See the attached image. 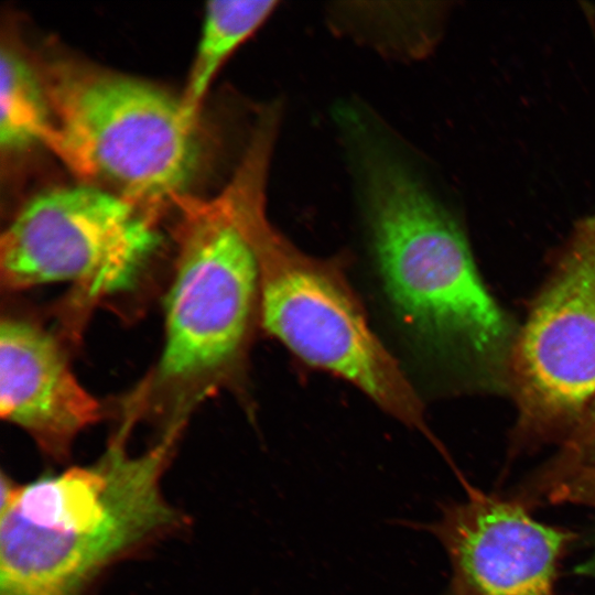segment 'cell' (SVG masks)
<instances>
[{
	"label": "cell",
	"mask_w": 595,
	"mask_h": 595,
	"mask_svg": "<svg viewBox=\"0 0 595 595\" xmlns=\"http://www.w3.org/2000/svg\"><path fill=\"white\" fill-rule=\"evenodd\" d=\"M347 132L375 267L407 338L456 374L501 375L511 363L512 326L484 285L459 223L365 121Z\"/></svg>",
	"instance_id": "cell-1"
},
{
	"label": "cell",
	"mask_w": 595,
	"mask_h": 595,
	"mask_svg": "<svg viewBox=\"0 0 595 595\" xmlns=\"http://www.w3.org/2000/svg\"><path fill=\"white\" fill-rule=\"evenodd\" d=\"M129 424L87 465L18 484L1 474L0 595H86L111 567L183 531L164 474L181 422L140 454Z\"/></svg>",
	"instance_id": "cell-2"
},
{
	"label": "cell",
	"mask_w": 595,
	"mask_h": 595,
	"mask_svg": "<svg viewBox=\"0 0 595 595\" xmlns=\"http://www.w3.org/2000/svg\"><path fill=\"white\" fill-rule=\"evenodd\" d=\"M266 178L262 171L248 172L230 192L258 260L263 327L307 365L350 382L389 414L424 431L412 385L371 331L342 272L301 251L269 221Z\"/></svg>",
	"instance_id": "cell-3"
},
{
	"label": "cell",
	"mask_w": 595,
	"mask_h": 595,
	"mask_svg": "<svg viewBox=\"0 0 595 595\" xmlns=\"http://www.w3.org/2000/svg\"><path fill=\"white\" fill-rule=\"evenodd\" d=\"M48 145L80 176L136 204L176 196L198 163L195 120L181 99L141 80L94 72L52 86Z\"/></svg>",
	"instance_id": "cell-4"
},
{
	"label": "cell",
	"mask_w": 595,
	"mask_h": 595,
	"mask_svg": "<svg viewBox=\"0 0 595 595\" xmlns=\"http://www.w3.org/2000/svg\"><path fill=\"white\" fill-rule=\"evenodd\" d=\"M181 203L158 379L187 386L217 379L239 360L259 302V267L227 192L213 202Z\"/></svg>",
	"instance_id": "cell-5"
},
{
	"label": "cell",
	"mask_w": 595,
	"mask_h": 595,
	"mask_svg": "<svg viewBox=\"0 0 595 595\" xmlns=\"http://www.w3.org/2000/svg\"><path fill=\"white\" fill-rule=\"evenodd\" d=\"M153 220L106 188L79 185L35 196L0 242L3 285L68 282L89 299L130 290L160 244Z\"/></svg>",
	"instance_id": "cell-6"
},
{
	"label": "cell",
	"mask_w": 595,
	"mask_h": 595,
	"mask_svg": "<svg viewBox=\"0 0 595 595\" xmlns=\"http://www.w3.org/2000/svg\"><path fill=\"white\" fill-rule=\"evenodd\" d=\"M521 431L573 429L595 396V213L577 220L515 342Z\"/></svg>",
	"instance_id": "cell-7"
},
{
	"label": "cell",
	"mask_w": 595,
	"mask_h": 595,
	"mask_svg": "<svg viewBox=\"0 0 595 595\" xmlns=\"http://www.w3.org/2000/svg\"><path fill=\"white\" fill-rule=\"evenodd\" d=\"M429 529L447 551L455 595H553L558 560L570 540L519 504L472 489Z\"/></svg>",
	"instance_id": "cell-8"
},
{
	"label": "cell",
	"mask_w": 595,
	"mask_h": 595,
	"mask_svg": "<svg viewBox=\"0 0 595 595\" xmlns=\"http://www.w3.org/2000/svg\"><path fill=\"white\" fill-rule=\"evenodd\" d=\"M0 413L46 455L64 462L79 432L100 419L101 407L51 334L9 317L0 327Z\"/></svg>",
	"instance_id": "cell-9"
},
{
	"label": "cell",
	"mask_w": 595,
	"mask_h": 595,
	"mask_svg": "<svg viewBox=\"0 0 595 595\" xmlns=\"http://www.w3.org/2000/svg\"><path fill=\"white\" fill-rule=\"evenodd\" d=\"M275 1H209L182 106L195 120L208 86L220 66L272 14Z\"/></svg>",
	"instance_id": "cell-10"
},
{
	"label": "cell",
	"mask_w": 595,
	"mask_h": 595,
	"mask_svg": "<svg viewBox=\"0 0 595 595\" xmlns=\"http://www.w3.org/2000/svg\"><path fill=\"white\" fill-rule=\"evenodd\" d=\"M47 104L28 63L11 48L0 57V144L3 151L22 150L53 136Z\"/></svg>",
	"instance_id": "cell-11"
},
{
	"label": "cell",
	"mask_w": 595,
	"mask_h": 595,
	"mask_svg": "<svg viewBox=\"0 0 595 595\" xmlns=\"http://www.w3.org/2000/svg\"><path fill=\"white\" fill-rule=\"evenodd\" d=\"M595 464V396L570 431L564 448L544 479L554 487L580 469Z\"/></svg>",
	"instance_id": "cell-12"
},
{
	"label": "cell",
	"mask_w": 595,
	"mask_h": 595,
	"mask_svg": "<svg viewBox=\"0 0 595 595\" xmlns=\"http://www.w3.org/2000/svg\"><path fill=\"white\" fill-rule=\"evenodd\" d=\"M553 502H570L595 507V464L586 466L549 493Z\"/></svg>",
	"instance_id": "cell-13"
},
{
	"label": "cell",
	"mask_w": 595,
	"mask_h": 595,
	"mask_svg": "<svg viewBox=\"0 0 595 595\" xmlns=\"http://www.w3.org/2000/svg\"><path fill=\"white\" fill-rule=\"evenodd\" d=\"M595 565V564H594Z\"/></svg>",
	"instance_id": "cell-14"
}]
</instances>
